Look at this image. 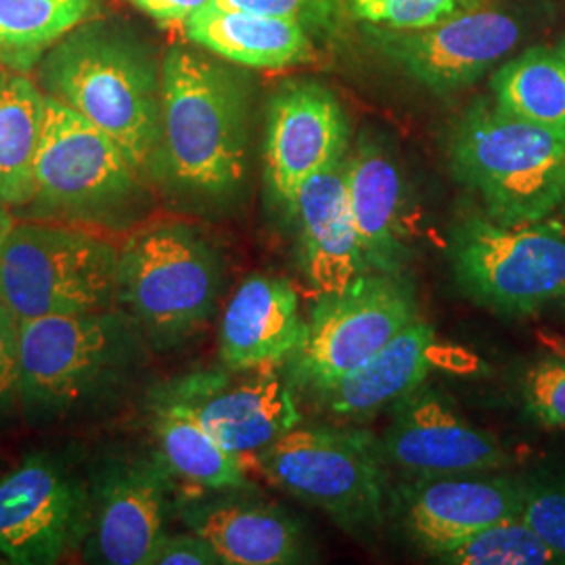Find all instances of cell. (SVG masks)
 Listing matches in <instances>:
<instances>
[{
    "label": "cell",
    "mask_w": 565,
    "mask_h": 565,
    "mask_svg": "<svg viewBox=\"0 0 565 565\" xmlns=\"http://www.w3.org/2000/svg\"><path fill=\"white\" fill-rule=\"evenodd\" d=\"M440 562L455 565L564 564L559 555L525 524L522 515L488 525L463 545L443 555Z\"/></svg>",
    "instance_id": "28"
},
{
    "label": "cell",
    "mask_w": 565,
    "mask_h": 565,
    "mask_svg": "<svg viewBox=\"0 0 565 565\" xmlns=\"http://www.w3.org/2000/svg\"><path fill=\"white\" fill-rule=\"evenodd\" d=\"M459 181L501 224L543 223L565 202V130L548 128L480 103L450 139Z\"/></svg>",
    "instance_id": "5"
},
{
    "label": "cell",
    "mask_w": 565,
    "mask_h": 565,
    "mask_svg": "<svg viewBox=\"0 0 565 565\" xmlns=\"http://www.w3.org/2000/svg\"><path fill=\"white\" fill-rule=\"evenodd\" d=\"M306 335L294 285L254 275L237 287L221 323V361L231 373L273 371L287 363Z\"/></svg>",
    "instance_id": "18"
},
{
    "label": "cell",
    "mask_w": 565,
    "mask_h": 565,
    "mask_svg": "<svg viewBox=\"0 0 565 565\" xmlns=\"http://www.w3.org/2000/svg\"><path fill=\"white\" fill-rule=\"evenodd\" d=\"M163 396L186 404L203 427L233 455L256 457L302 422L294 392L273 371L195 373L168 387Z\"/></svg>",
    "instance_id": "14"
},
{
    "label": "cell",
    "mask_w": 565,
    "mask_h": 565,
    "mask_svg": "<svg viewBox=\"0 0 565 565\" xmlns=\"http://www.w3.org/2000/svg\"><path fill=\"white\" fill-rule=\"evenodd\" d=\"M186 36L210 53L260 70H279L310 60V32L291 20L203 7L186 23Z\"/></svg>",
    "instance_id": "23"
},
{
    "label": "cell",
    "mask_w": 565,
    "mask_h": 565,
    "mask_svg": "<svg viewBox=\"0 0 565 565\" xmlns=\"http://www.w3.org/2000/svg\"><path fill=\"white\" fill-rule=\"evenodd\" d=\"M172 473L163 461H116L90 484L86 562L145 565L162 539Z\"/></svg>",
    "instance_id": "15"
},
{
    "label": "cell",
    "mask_w": 565,
    "mask_h": 565,
    "mask_svg": "<svg viewBox=\"0 0 565 565\" xmlns=\"http://www.w3.org/2000/svg\"><path fill=\"white\" fill-rule=\"evenodd\" d=\"M345 186L366 270L403 273L408 260L404 235V181L384 142L359 141L345 160Z\"/></svg>",
    "instance_id": "20"
},
{
    "label": "cell",
    "mask_w": 565,
    "mask_h": 565,
    "mask_svg": "<svg viewBox=\"0 0 565 565\" xmlns=\"http://www.w3.org/2000/svg\"><path fill=\"white\" fill-rule=\"evenodd\" d=\"M46 95L39 82L0 67V203L23 210L34 198V162Z\"/></svg>",
    "instance_id": "25"
},
{
    "label": "cell",
    "mask_w": 565,
    "mask_h": 565,
    "mask_svg": "<svg viewBox=\"0 0 565 565\" xmlns=\"http://www.w3.org/2000/svg\"><path fill=\"white\" fill-rule=\"evenodd\" d=\"M492 93L509 114L565 130V42L507 61L492 76Z\"/></svg>",
    "instance_id": "26"
},
{
    "label": "cell",
    "mask_w": 565,
    "mask_h": 565,
    "mask_svg": "<svg viewBox=\"0 0 565 565\" xmlns=\"http://www.w3.org/2000/svg\"><path fill=\"white\" fill-rule=\"evenodd\" d=\"M394 406L385 450L415 478L486 473L509 461L490 431L467 422L436 390L419 385Z\"/></svg>",
    "instance_id": "16"
},
{
    "label": "cell",
    "mask_w": 565,
    "mask_h": 565,
    "mask_svg": "<svg viewBox=\"0 0 565 565\" xmlns=\"http://www.w3.org/2000/svg\"><path fill=\"white\" fill-rule=\"evenodd\" d=\"M141 170L95 124L46 97L30 221L124 231L141 218Z\"/></svg>",
    "instance_id": "4"
},
{
    "label": "cell",
    "mask_w": 565,
    "mask_h": 565,
    "mask_svg": "<svg viewBox=\"0 0 565 565\" xmlns=\"http://www.w3.org/2000/svg\"><path fill=\"white\" fill-rule=\"evenodd\" d=\"M13 226H15V218H13L11 210H9V205L0 203V249H2V245L7 242V237H9Z\"/></svg>",
    "instance_id": "36"
},
{
    "label": "cell",
    "mask_w": 565,
    "mask_h": 565,
    "mask_svg": "<svg viewBox=\"0 0 565 565\" xmlns=\"http://www.w3.org/2000/svg\"><path fill=\"white\" fill-rule=\"evenodd\" d=\"M403 497L408 534L427 553L443 557L488 525L522 515L524 488L467 473L417 478Z\"/></svg>",
    "instance_id": "17"
},
{
    "label": "cell",
    "mask_w": 565,
    "mask_h": 565,
    "mask_svg": "<svg viewBox=\"0 0 565 565\" xmlns=\"http://www.w3.org/2000/svg\"><path fill=\"white\" fill-rule=\"evenodd\" d=\"M39 86L116 141L145 177L153 174L162 137V74L128 30L84 21L44 53Z\"/></svg>",
    "instance_id": "3"
},
{
    "label": "cell",
    "mask_w": 565,
    "mask_h": 565,
    "mask_svg": "<svg viewBox=\"0 0 565 565\" xmlns=\"http://www.w3.org/2000/svg\"><path fill=\"white\" fill-rule=\"evenodd\" d=\"M450 268L467 298L525 317L565 296V233L555 224L469 216L452 228Z\"/></svg>",
    "instance_id": "8"
},
{
    "label": "cell",
    "mask_w": 565,
    "mask_h": 565,
    "mask_svg": "<svg viewBox=\"0 0 565 565\" xmlns=\"http://www.w3.org/2000/svg\"><path fill=\"white\" fill-rule=\"evenodd\" d=\"M162 74V137L153 166L172 191L200 207L235 202L247 174L249 95L221 61L170 49Z\"/></svg>",
    "instance_id": "1"
},
{
    "label": "cell",
    "mask_w": 565,
    "mask_h": 565,
    "mask_svg": "<svg viewBox=\"0 0 565 565\" xmlns=\"http://www.w3.org/2000/svg\"><path fill=\"white\" fill-rule=\"evenodd\" d=\"M21 413V321L0 302V427Z\"/></svg>",
    "instance_id": "33"
},
{
    "label": "cell",
    "mask_w": 565,
    "mask_h": 565,
    "mask_svg": "<svg viewBox=\"0 0 565 565\" xmlns=\"http://www.w3.org/2000/svg\"><path fill=\"white\" fill-rule=\"evenodd\" d=\"M153 20L162 23H186L200 9L207 7L210 0H130Z\"/></svg>",
    "instance_id": "35"
},
{
    "label": "cell",
    "mask_w": 565,
    "mask_h": 565,
    "mask_svg": "<svg viewBox=\"0 0 565 565\" xmlns=\"http://www.w3.org/2000/svg\"><path fill=\"white\" fill-rule=\"evenodd\" d=\"M147 345L120 306L21 321V415L44 427L102 415L135 384Z\"/></svg>",
    "instance_id": "2"
},
{
    "label": "cell",
    "mask_w": 565,
    "mask_h": 565,
    "mask_svg": "<svg viewBox=\"0 0 565 565\" xmlns=\"http://www.w3.org/2000/svg\"><path fill=\"white\" fill-rule=\"evenodd\" d=\"M223 564L214 546L193 530L166 534L153 546L145 565H218Z\"/></svg>",
    "instance_id": "34"
},
{
    "label": "cell",
    "mask_w": 565,
    "mask_h": 565,
    "mask_svg": "<svg viewBox=\"0 0 565 565\" xmlns=\"http://www.w3.org/2000/svg\"><path fill=\"white\" fill-rule=\"evenodd\" d=\"M210 7L281 18L306 30H333L342 20V0H210Z\"/></svg>",
    "instance_id": "31"
},
{
    "label": "cell",
    "mask_w": 565,
    "mask_h": 565,
    "mask_svg": "<svg viewBox=\"0 0 565 565\" xmlns=\"http://www.w3.org/2000/svg\"><path fill=\"white\" fill-rule=\"evenodd\" d=\"M153 431L172 476L210 490H239L249 484L242 457L224 448L186 404L162 396L156 404Z\"/></svg>",
    "instance_id": "24"
},
{
    "label": "cell",
    "mask_w": 565,
    "mask_h": 565,
    "mask_svg": "<svg viewBox=\"0 0 565 565\" xmlns=\"http://www.w3.org/2000/svg\"><path fill=\"white\" fill-rule=\"evenodd\" d=\"M0 302L20 321L118 308V247L93 228L15 223L0 249Z\"/></svg>",
    "instance_id": "7"
},
{
    "label": "cell",
    "mask_w": 565,
    "mask_h": 565,
    "mask_svg": "<svg viewBox=\"0 0 565 565\" xmlns=\"http://www.w3.org/2000/svg\"><path fill=\"white\" fill-rule=\"evenodd\" d=\"M224 287L216 245L195 226H142L118 247V306L149 345L172 350L212 319Z\"/></svg>",
    "instance_id": "6"
},
{
    "label": "cell",
    "mask_w": 565,
    "mask_h": 565,
    "mask_svg": "<svg viewBox=\"0 0 565 565\" xmlns=\"http://www.w3.org/2000/svg\"><path fill=\"white\" fill-rule=\"evenodd\" d=\"M375 46L404 72L436 93L482 78L515 49L522 25L505 9L480 4L422 30H369Z\"/></svg>",
    "instance_id": "12"
},
{
    "label": "cell",
    "mask_w": 565,
    "mask_h": 565,
    "mask_svg": "<svg viewBox=\"0 0 565 565\" xmlns=\"http://www.w3.org/2000/svg\"><path fill=\"white\" fill-rule=\"evenodd\" d=\"M417 319L415 287L403 273L366 270L342 289L321 294L300 348L285 363L289 382L321 394Z\"/></svg>",
    "instance_id": "9"
},
{
    "label": "cell",
    "mask_w": 565,
    "mask_h": 565,
    "mask_svg": "<svg viewBox=\"0 0 565 565\" xmlns=\"http://www.w3.org/2000/svg\"><path fill=\"white\" fill-rule=\"evenodd\" d=\"M438 345L429 324L417 319L392 342L335 384L317 394L340 417H363L385 404L398 403L424 384L436 364Z\"/></svg>",
    "instance_id": "22"
},
{
    "label": "cell",
    "mask_w": 565,
    "mask_h": 565,
    "mask_svg": "<svg viewBox=\"0 0 565 565\" xmlns=\"http://www.w3.org/2000/svg\"><path fill=\"white\" fill-rule=\"evenodd\" d=\"M184 522L214 546L224 565L306 562L300 525L277 507L223 499L189 507Z\"/></svg>",
    "instance_id": "21"
},
{
    "label": "cell",
    "mask_w": 565,
    "mask_h": 565,
    "mask_svg": "<svg viewBox=\"0 0 565 565\" xmlns=\"http://www.w3.org/2000/svg\"><path fill=\"white\" fill-rule=\"evenodd\" d=\"M348 137L342 105L321 84L291 82L273 97L264 137V181L289 221L303 184L342 162Z\"/></svg>",
    "instance_id": "13"
},
{
    "label": "cell",
    "mask_w": 565,
    "mask_h": 565,
    "mask_svg": "<svg viewBox=\"0 0 565 565\" xmlns=\"http://www.w3.org/2000/svg\"><path fill=\"white\" fill-rule=\"evenodd\" d=\"M522 520L565 562V484L524 490Z\"/></svg>",
    "instance_id": "32"
},
{
    "label": "cell",
    "mask_w": 565,
    "mask_h": 565,
    "mask_svg": "<svg viewBox=\"0 0 565 565\" xmlns=\"http://www.w3.org/2000/svg\"><path fill=\"white\" fill-rule=\"evenodd\" d=\"M90 484L57 455H28L0 476V562L60 564L90 532Z\"/></svg>",
    "instance_id": "11"
},
{
    "label": "cell",
    "mask_w": 565,
    "mask_h": 565,
    "mask_svg": "<svg viewBox=\"0 0 565 565\" xmlns=\"http://www.w3.org/2000/svg\"><path fill=\"white\" fill-rule=\"evenodd\" d=\"M294 223L300 231L303 275L317 291H338L366 273L348 202L345 158L303 184Z\"/></svg>",
    "instance_id": "19"
},
{
    "label": "cell",
    "mask_w": 565,
    "mask_h": 565,
    "mask_svg": "<svg viewBox=\"0 0 565 565\" xmlns=\"http://www.w3.org/2000/svg\"><path fill=\"white\" fill-rule=\"evenodd\" d=\"M95 7L97 0H0V67L30 72Z\"/></svg>",
    "instance_id": "27"
},
{
    "label": "cell",
    "mask_w": 565,
    "mask_h": 565,
    "mask_svg": "<svg viewBox=\"0 0 565 565\" xmlns=\"http://www.w3.org/2000/svg\"><path fill=\"white\" fill-rule=\"evenodd\" d=\"M525 408L541 424L565 429V359L532 364L522 380Z\"/></svg>",
    "instance_id": "30"
},
{
    "label": "cell",
    "mask_w": 565,
    "mask_h": 565,
    "mask_svg": "<svg viewBox=\"0 0 565 565\" xmlns=\"http://www.w3.org/2000/svg\"><path fill=\"white\" fill-rule=\"evenodd\" d=\"M486 0H348V9L356 20L390 28L422 30L450 20Z\"/></svg>",
    "instance_id": "29"
},
{
    "label": "cell",
    "mask_w": 565,
    "mask_h": 565,
    "mask_svg": "<svg viewBox=\"0 0 565 565\" xmlns=\"http://www.w3.org/2000/svg\"><path fill=\"white\" fill-rule=\"evenodd\" d=\"M256 463L268 480L352 534L382 522L384 471L364 431L296 425L256 455Z\"/></svg>",
    "instance_id": "10"
}]
</instances>
